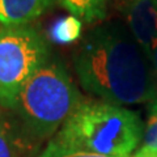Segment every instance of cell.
<instances>
[{
	"label": "cell",
	"instance_id": "obj_14",
	"mask_svg": "<svg viewBox=\"0 0 157 157\" xmlns=\"http://www.w3.org/2000/svg\"><path fill=\"white\" fill-rule=\"evenodd\" d=\"M155 110H157V97L155 98L153 102H151V109H149V111H155Z\"/></svg>",
	"mask_w": 157,
	"mask_h": 157
},
{
	"label": "cell",
	"instance_id": "obj_1",
	"mask_svg": "<svg viewBox=\"0 0 157 157\" xmlns=\"http://www.w3.org/2000/svg\"><path fill=\"white\" fill-rule=\"evenodd\" d=\"M73 66L82 88L106 104L136 105L157 97V77L148 55L119 22L88 33L73 55Z\"/></svg>",
	"mask_w": 157,
	"mask_h": 157
},
{
	"label": "cell",
	"instance_id": "obj_4",
	"mask_svg": "<svg viewBox=\"0 0 157 157\" xmlns=\"http://www.w3.org/2000/svg\"><path fill=\"white\" fill-rule=\"evenodd\" d=\"M47 60V43L36 29L0 28V106L14 109L24 85Z\"/></svg>",
	"mask_w": 157,
	"mask_h": 157
},
{
	"label": "cell",
	"instance_id": "obj_12",
	"mask_svg": "<svg viewBox=\"0 0 157 157\" xmlns=\"http://www.w3.org/2000/svg\"><path fill=\"white\" fill-rule=\"evenodd\" d=\"M134 157H157V151L151 149L148 147H143L134 155Z\"/></svg>",
	"mask_w": 157,
	"mask_h": 157
},
{
	"label": "cell",
	"instance_id": "obj_7",
	"mask_svg": "<svg viewBox=\"0 0 157 157\" xmlns=\"http://www.w3.org/2000/svg\"><path fill=\"white\" fill-rule=\"evenodd\" d=\"M72 16L84 22H94L106 16V0H55Z\"/></svg>",
	"mask_w": 157,
	"mask_h": 157
},
{
	"label": "cell",
	"instance_id": "obj_13",
	"mask_svg": "<svg viewBox=\"0 0 157 157\" xmlns=\"http://www.w3.org/2000/svg\"><path fill=\"white\" fill-rule=\"evenodd\" d=\"M149 60H151V63H152V67H153V71H155L156 77H157V43L155 45L153 50H152V52H151Z\"/></svg>",
	"mask_w": 157,
	"mask_h": 157
},
{
	"label": "cell",
	"instance_id": "obj_6",
	"mask_svg": "<svg viewBox=\"0 0 157 157\" xmlns=\"http://www.w3.org/2000/svg\"><path fill=\"white\" fill-rule=\"evenodd\" d=\"M54 0H0V24L25 26L42 16Z\"/></svg>",
	"mask_w": 157,
	"mask_h": 157
},
{
	"label": "cell",
	"instance_id": "obj_3",
	"mask_svg": "<svg viewBox=\"0 0 157 157\" xmlns=\"http://www.w3.org/2000/svg\"><path fill=\"white\" fill-rule=\"evenodd\" d=\"M82 104L64 66L47 60L21 89L14 105L24 134L32 140L52 137Z\"/></svg>",
	"mask_w": 157,
	"mask_h": 157
},
{
	"label": "cell",
	"instance_id": "obj_10",
	"mask_svg": "<svg viewBox=\"0 0 157 157\" xmlns=\"http://www.w3.org/2000/svg\"><path fill=\"white\" fill-rule=\"evenodd\" d=\"M144 147L157 151V110L149 111V119L144 132Z\"/></svg>",
	"mask_w": 157,
	"mask_h": 157
},
{
	"label": "cell",
	"instance_id": "obj_5",
	"mask_svg": "<svg viewBox=\"0 0 157 157\" xmlns=\"http://www.w3.org/2000/svg\"><path fill=\"white\" fill-rule=\"evenodd\" d=\"M115 4L135 41L149 58L157 43L156 0H115Z\"/></svg>",
	"mask_w": 157,
	"mask_h": 157
},
{
	"label": "cell",
	"instance_id": "obj_16",
	"mask_svg": "<svg viewBox=\"0 0 157 157\" xmlns=\"http://www.w3.org/2000/svg\"><path fill=\"white\" fill-rule=\"evenodd\" d=\"M0 117H2V113H0Z\"/></svg>",
	"mask_w": 157,
	"mask_h": 157
},
{
	"label": "cell",
	"instance_id": "obj_15",
	"mask_svg": "<svg viewBox=\"0 0 157 157\" xmlns=\"http://www.w3.org/2000/svg\"><path fill=\"white\" fill-rule=\"evenodd\" d=\"M156 6H157V0H156Z\"/></svg>",
	"mask_w": 157,
	"mask_h": 157
},
{
	"label": "cell",
	"instance_id": "obj_2",
	"mask_svg": "<svg viewBox=\"0 0 157 157\" xmlns=\"http://www.w3.org/2000/svg\"><path fill=\"white\" fill-rule=\"evenodd\" d=\"M141 134L143 124L136 113L106 102H82L38 157H60L71 152L130 157Z\"/></svg>",
	"mask_w": 157,
	"mask_h": 157
},
{
	"label": "cell",
	"instance_id": "obj_9",
	"mask_svg": "<svg viewBox=\"0 0 157 157\" xmlns=\"http://www.w3.org/2000/svg\"><path fill=\"white\" fill-rule=\"evenodd\" d=\"M24 143L14 136L6 122L0 117V157H18Z\"/></svg>",
	"mask_w": 157,
	"mask_h": 157
},
{
	"label": "cell",
	"instance_id": "obj_11",
	"mask_svg": "<svg viewBox=\"0 0 157 157\" xmlns=\"http://www.w3.org/2000/svg\"><path fill=\"white\" fill-rule=\"evenodd\" d=\"M60 157H113V156L97 155V153H90V152H71V153H66Z\"/></svg>",
	"mask_w": 157,
	"mask_h": 157
},
{
	"label": "cell",
	"instance_id": "obj_8",
	"mask_svg": "<svg viewBox=\"0 0 157 157\" xmlns=\"http://www.w3.org/2000/svg\"><path fill=\"white\" fill-rule=\"evenodd\" d=\"M81 20L70 14V16L59 18L58 21L52 24L50 29V38L51 41L59 43V45H67V43L76 42L81 37Z\"/></svg>",
	"mask_w": 157,
	"mask_h": 157
}]
</instances>
